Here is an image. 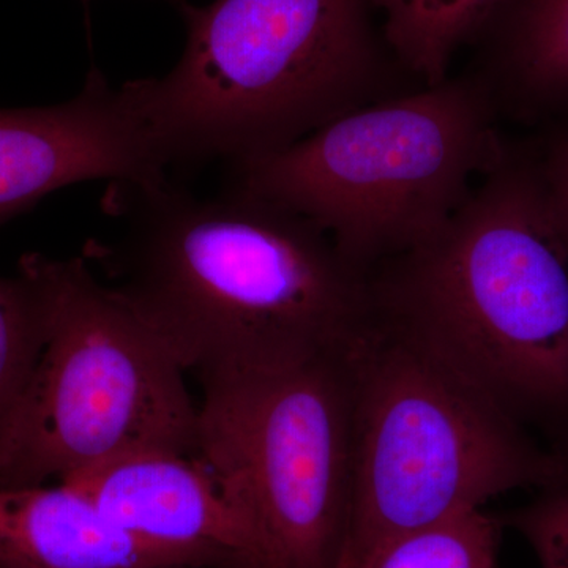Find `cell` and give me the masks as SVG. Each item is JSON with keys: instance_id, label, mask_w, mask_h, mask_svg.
I'll list each match as a JSON object with an SVG mask.
<instances>
[{"instance_id": "6da1fadb", "label": "cell", "mask_w": 568, "mask_h": 568, "mask_svg": "<svg viewBox=\"0 0 568 568\" xmlns=\"http://www.w3.org/2000/svg\"><path fill=\"white\" fill-rule=\"evenodd\" d=\"M110 239L84 257L201 383L353 349L375 325L372 275L316 224L230 186L197 197L164 175L114 182Z\"/></svg>"}, {"instance_id": "7a4b0ae2", "label": "cell", "mask_w": 568, "mask_h": 568, "mask_svg": "<svg viewBox=\"0 0 568 568\" xmlns=\"http://www.w3.org/2000/svg\"><path fill=\"white\" fill-rule=\"evenodd\" d=\"M372 283L381 320L518 422L568 405V244L536 164L506 151L435 239Z\"/></svg>"}, {"instance_id": "3957f363", "label": "cell", "mask_w": 568, "mask_h": 568, "mask_svg": "<svg viewBox=\"0 0 568 568\" xmlns=\"http://www.w3.org/2000/svg\"><path fill=\"white\" fill-rule=\"evenodd\" d=\"M181 61L134 80L168 166L280 151L409 78L368 0H174Z\"/></svg>"}, {"instance_id": "277c9868", "label": "cell", "mask_w": 568, "mask_h": 568, "mask_svg": "<svg viewBox=\"0 0 568 568\" xmlns=\"http://www.w3.org/2000/svg\"><path fill=\"white\" fill-rule=\"evenodd\" d=\"M474 74L346 112L280 151L233 163V189L305 216L355 267L435 239L507 148Z\"/></svg>"}, {"instance_id": "5b68a950", "label": "cell", "mask_w": 568, "mask_h": 568, "mask_svg": "<svg viewBox=\"0 0 568 568\" xmlns=\"http://www.w3.org/2000/svg\"><path fill=\"white\" fill-rule=\"evenodd\" d=\"M351 368L353 497L339 568L514 489L566 481L568 465L534 446L517 418L379 315Z\"/></svg>"}, {"instance_id": "8992f818", "label": "cell", "mask_w": 568, "mask_h": 568, "mask_svg": "<svg viewBox=\"0 0 568 568\" xmlns=\"http://www.w3.org/2000/svg\"><path fill=\"white\" fill-rule=\"evenodd\" d=\"M39 263L50 325L0 436V487L61 481L133 452L200 455V405L151 328L84 256Z\"/></svg>"}, {"instance_id": "52a82bcc", "label": "cell", "mask_w": 568, "mask_h": 568, "mask_svg": "<svg viewBox=\"0 0 568 568\" xmlns=\"http://www.w3.org/2000/svg\"><path fill=\"white\" fill-rule=\"evenodd\" d=\"M351 351L203 381L200 455L248 504L267 568H339L354 473Z\"/></svg>"}, {"instance_id": "ba28073f", "label": "cell", "mask_w": 568, "mask_h": 568, "mask_svg": "<svg viewBox=\"0 0 568 568\" xmlns=\"http://www.w3.org/2000/svg\"><path fill=\"white\" fill-rule=\"evenodd\" d=\"M166 168L134 82L112 88L93 69L69 102L0 110V226L73 183L156 181Z\"/></svg>"}, {"instance_id": "9c48e42d", "label": "cell", "mask_w": 568, "mask_h": 568, "mask_svg": "<svg viewBox=\"0 0 568 568\" xmlns=\"http://www.w3.org/2000/svg\"><path fill=\"white\" fill-rule=\"evenodd\" d=\"M134 536L211 560L267 568L248 504L201 455L141 450L63 478Z\"/></svg>"}, {"instance_id": "30bf717a", "label": "cell", "mask_w": 568, "mask_h": 568, "mask_svg": "<svg viewBox=\"0 0 568 568\" xmlns=\"http://www.w3.org/2000/svg\"><path fill=\"white\" fill-rule=\"evenodd\" d=\"M0 568H215L112 521L73 485L0 487Z\"/></svg>"}, {"instance_id": "8fae6325", "label": "cell", "mask_w": 568, "mask_h": 568, "mask_svg": "<svg viewBox=\"0 0 568 568\" xmlns=\"http://www.w3.org/2000/svg\"><path fill=\"white\" fill-rule=\"evenodd\" d=\"M476 47L497 110L568 106V0H508Z\"/></svg>"}, {"instance_id": "7c38bea8", "label": "cell", "mask_w": 568, "mask_h": 568, "mask_svg": "<svg viewBox=\"0 0 568 568\" xmlns=\"http://www.w3.org/2000/svg\"><path fill=\"white\" fill-rule=\"evenodd\" d=\"M396 62L422 88L450 78L462 48L476 47L508 0H368Z\"/></svg>"}, {"instance_id": "4fadbf2b", "label": "cell", "mask_w": 568, "mask_h": 568, "mask_svg": "<svg viewBox=\"0 0 568 568\" xmlns=\"http://www.w3.org/2000/svg\"><path fill=\"white\" fill-rule=\"evenodd\" d=\"M50 325L39 253L21 257L17 274L0 276V436L31 379Z\"/></svg>"}, {"instance_id": "5bb4252c", "label": "cell", "mask_w": 568, "mask_h": 568, "mask_svg": "<svg viewBox=\"0 0 568 568\" xmlns=\"http://www.w3.org/2000/svg\"><path fill=\"white\" fill-rule=\"evenodd\" d=\"M500 529L484 508L467 511L392 538L358 568H497Z\"/></svg>"}, {"instance_id": "9a60e30c", "label": "cell", "mask_w": 568, "mask_h": 568, "mask_svg": "<svg viewBox=\"0 0 568 568\" xmlns=\"http://www.w3.org/2000/svg\"><path fill=\"white\" fill-rule=\"evenodd\" d=\"M499 519L528 538L541 568H568V488L556 487L529 507Z\"/></svg>"}, {"instance_id": "2e32d148", "label": "cell", "mask_w": 568, "mask_h": 568, "mask_svg": "<svg viewBox=\"0 0 568 568\" xmlns=\"http://www.w3.org/2000/svg\"><path fill=\"white\" fill-rule=\"evenodd\" d=\"M549 205L568 244V136L556 142L538 166Z\"/></svg>"}]
</instances>
